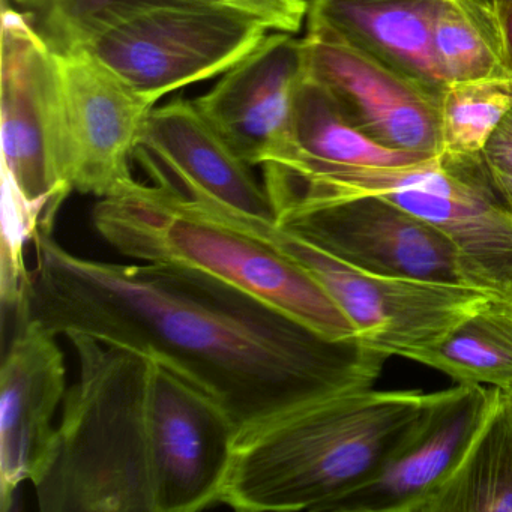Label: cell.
Returning <instances> with one entry per match:
<instances>
[{"label":"cell","mask_w":512,"mask_h":512,"mask_svg":"<svg viewBox=\"0 0 512 512\" xmlns=\"http://www.w3.org/2000/svg\"><path fill=\"white\" fill-rule=\"evenodd\" d=\"M163 4H194L190 0H46L43 10V32L56 52L76 49L100 26ZM205 5V4H203Z\"/></svg>","instance_id":"21"},{"label":"cell","mask_w":512,"mask_h":512,"mask_svg":"<svg viewBox=\"0 0 512 512\" xmlns=\"http://www.w3.org/2000/svg\"><path fill=\"white\" fill-rule=\"evenodd\" d=\"M305 77L304 38L271 31L194 103L245 163L262 167L289 139Z\"/></svg>","instance_id":"14"},{"label":"cell","mask_w":512,"mask_h":512,"mask_svg":"<svg viewBox=\"0 0 512 512\" xmlns=\"http://www.w3.org/2000/svg\"><path fill=\"white\" fill-rule=\"evenodd\" d=\"M37 266L14 319L89 335L166 365L211 397L238 431L332 395L374 388L385 353L334 340L205 272L101 262L34 236Z\"/></svg>","instance_id":"1"},{"label":"cell","mask_w":512,"mask_h":512,"mask_svg":"<svg viewBox=\"0 0 512 512\" xmlns=\"http://www.w3.org/2000/svg\"><path fill=\"white\" fill-rule=\"evenodd\" d=\"M307 2V29L332 35L439 100L448 83L431 40L437 0Z\"/></svg>","instance_id":"16"},{"label":"cell","mask_w":512,"mask_h":512,"mask_svg":"<svg viewBox=\"0 0 512 512\" xmlns=\"http://www.w3.org/2000/svg\"><path fill=\"white\" fill-rule=\"evenodd\" d=\"M194 4L232 8L262 20L271 31L298 34L307 19V0H190Z\"/></svg>","instance_id":"22"},{"label":"cell","mask_w":512,"mask_h":512,"mask_svg":"<svg viewBox=\"0 0 512 512\" xmlns=\"http://www.w3.org/2000/svg\"><path fill=\"white\" fill-rule=\"evenodd\" d=\"M56 103L59 161L71 190L104 199L134 179L130 161L154 104L82 50L56 52Z\"/></svg>","instance_id":"9"},{"label":"cell","mask_w":512,"mask_h":512,"mask_svg":"<svg viewBox=\"0 0 512 512\" xmlns=\"http://www.w3.org/2000/svg\"><path fill=\"white\" fill-rule=\"evenodd\" d=\"M512 110V74L449 83L439 98L442 152L479 155Z\"/></svg>","instance_id":"20"},{"label":"cell","mask_w":512,"mask_h":512,"mask_svg":"<svg viewBox=\"0 0 512 512\" xmlns=\"http://www.w3.org/2000/svg\"><path fill=\"white\" fill-rule=\"evenodd\" d=\"M16 320L0 373V508L32 481L55 439L56 410L67 394L58 335L34 319Z\"/></svg>","instance_id":"15"},{"label":"cell","mask_w":512,"mask_h":512,"mask_svg":"<svg viewBox=\"0 0 512 512\" xmlns=\"http://www.w3.org/2000/svg\"><path fill=\"white\" fill-rule=\"evenodd\" d=\"M79 361L32 479L44 512H196L220 505L238 428L152 356L65 335Z\"/></svg>","instance_id":"2"},{"label":"cell","mask_w":512,"mask_h":512,"mask_svg":"<svg viewBox=\"0 0 512 512\" xmlns=\"http://www.w3.org/2000/svg\"><path fill=\"white\" fill-rule=\"evenodd\" d=\"M415 512H512V392L497 389L469 448Z\"/></svg>","instance_id":"17"},{"label":"cell","mask_w":512,"mask_h":512,"mask_svg":"<svg viewBox=\"0 0 512 512\" xmlns=\"http://www.w3.org/2000/svg\"><path fill=\"white\" fill-rule=\"evenodd\" d=\"M277 224L370 274L472 286L457 248L442 232L382 197L305 206Z\"/></svg>","instance_id":"10"},{"label":"cell","mask_w":512,"mask_h":512,"mask_svg":"<svg viewBox=\"0 0 512 512\" xmlns=\"http://www.w3.org/2000/svg\"><path fill=\"white\" fill-rule=\"evenodd\" d=\"M16 2L25 7L40 8V10H43L46 5V0H16Z\"/></svg>","instance_id":"25"},{"label":"cell","mask_w":512,"mask_h":512,"mask_svg":"<svg viewBox=\"0 0 512 512\" xmlns=\"http://www.w3.org/2000/svg\"><path fill=\"white\" fill-rule=\"evenodd\" d=\"M0 52L2 181L40 217V227H55L73 193L59 161L56 52L25 14L7 4Z\"/></svg>","instance_id":"8"},{"label":"cell","mask_w":512,"mask_h":512,"mask_svg":"<svg viewBox=\"0 0 512 512\" xmlns=\"http://www.w3.org/2000/svg\"><path fill=\"white\" fill-rule=\"evenodd\" d=\"M502 17L503 38H505L506 65L512 74V0L505 7L500 8Z\"/></svg>","instance_id":"24"},{"label":"cell","mask_w":512,"mask_h":512,"mask_svg":"<svg viewBox=\"0 0 512 512\" xmlns=\"http://www.w3.org/2000/svg\"><path fill=\"white\" fill-rule=\"evenodd\" d=\"M509 392H512V389H511V391H509Z\"/></svg>","instance_id":"27"},{"label":"cell","mask_w":512,"mask_h":512,"mask_svg":"<svg viewBox=\"0 0 512 512\" xmlns=\"http://www.w3.org/2000/svg\"><path fill=\"white\" fill-rule=\"evenodd\" d=\"M269 32L232 8L163 4L100 26L73 50L89 53L157 106L172 92L223 76Z\"/></svg>","instance_id":"7"},{"label":"cell","mask_w":512,"mask_h":512,"mask_svg":"<svg viewBox=\"0 0 512 512\" xmlns=\"http://www.w3.org/2000/svg\"><path fill=\"white\" fill-rule=\"evenodd\" d=\"M494 2H496L497 7H499L500 10V8H503L505 7V5H508L509 2H511V0H494Z\"/></svg>","instance_id":"26"},{"label":"cell","mask_w":512,"mask_h":512,"mask_svg":"<svg viewBox=\"0 0 512 512\" xmlns=\"http://www.w3.org/2000/svg\"><path fill=\"white\" fill-rule=\"evenodd\" d=\"M304 47L308 76L361 133L395 151L442 154L436 97L326 32L307 29Z\"/></svg>","instance_id":"12"},{"label":"cell","mask_w":512,"mask_h":512,"mask_svg":"<svg viewBox=\"0 0 512 512\" xmlns=\"http://www.w3.org/2000/svg\"><path fill=\"white\" fill-rule=\"evenodd\" d=\"M479 157L497 193L512 211V110L500 122Z\"/></svg>","instance_id":"23"},{"label":"cell","mask_w":512,"mask_h":512,"mask_svg":"<svg viewBox=\"0 0 512 512\" xmlns=\"http://www.w3.org/2000/svg\"><path fill=\"white\" fill-rule=\"evenodd\" d=\"M497 389L457 383L431 392L382 467L328 512H415L457 466L490 413Z\"/></svg>","instance_id":"13"},{"label":"cell","mask_w":512,"mask_h":512,"mask_svg":"<svg viewBox=\"0 0 512 512\" xmlns=\"http://www.w3.org/2000/svg\"><path fill=\"white\" fill-rule=\"evenodd\" d=\"M406 359L457 383L512 389V296H491L442 341Z\"/></svg>","instance_id":"18"},{"label":"cell","mask_w":512,"mask_h":512,"mask_svg":"<svg viewBox=\"0 0 512 512\" xmlns=\"http://www.w3.org/2000/svg\"><path fill=\"white\" fill-rule=\"evenodd\" d=\"M430 394L344 392L238 431L220 505L241 512H328L371 478Z\"/></svg>","instance_id":"3"},{"label":"cell","mask_w":512,"mask_h":512,"mask_svg":"<svg viewBox=\"0 0 512 512\" xmlns=\"http://www.w3.org/2000/svg\"><path fill=\"white\" fill-rule=\"evenodd\" d=\"M101 238L122 256L205 272L334 340L356 338L331 296L259 239L193 211L166 188L131 179L92 211Z\"/></svg>","instance_id":"4"},{"label":"cell","mask_w":512,"mask_h":512,"mask_svg":"<svg viewBox=\"0 0 512 512\" xmlns=\"http://www.w3.org/2000/svg\"><path fill=\"white\" fill-rule=\"evenodd\" d=\"M212 220L259 239L310 275L352 323L356 338L407 358L442 341L493 293L466 284L370 274L346 265L275 221L218 215Z\"/></svg>","instance_id":"6"},{"label":"cell","mask_w":512,"mask_h":512,"mask_svg":"<svg viewBox=\"0 0 512 512\" xmlns=\"http://www.w3.org/2000/svg\"><path fill=\"white\" fill-rule=\"evenodd\" d=\"M134 158L152 184L203 211L277 223L263 182L194 101L179 98L154 107Z\"/></svg>","instance_id":"11"},{"label":"cell","mask_w":512,"mask_h":512,"mask_svg":"<svg viewBox=\"0 0 512 512\" xmlns=\"http://www.w3.org/2000/svg\"><path fill=\"white\" fill-rule=\"evenodd\" d=\"M431 40L448 85L511 74L494 0H437Z\"/></svg>","instance_id":"19"},{"label":"cell","mask_w":512,"mask_h":512,"mask_svg":"<svg viewBox=\"0 0 512 512\" xmlns=\"http://www.w3.org/2000/svg\"><path fill=\"white\" fill-rule=\"evenodd\" d=\"M377 196L442 232L473 287L512 296V211L479 155H434L397 167L340 169L314 176L275 205L277 221L305 206Z\"/></svg>","instance_id":"5"}]
</instances>
